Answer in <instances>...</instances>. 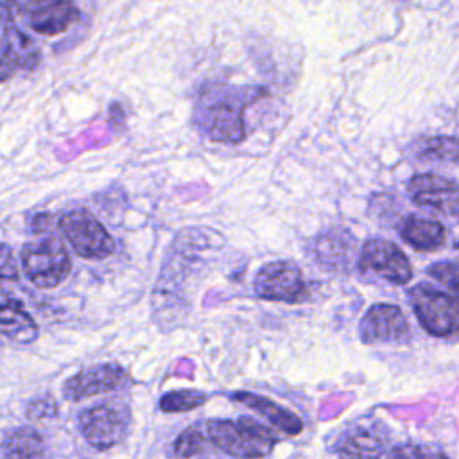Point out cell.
I'll use <instances>...</instances> for the list:
<instances>
[{"label":"cell","instance_id":"5b68a950","mask_svg":"<svg viewBox=\"0 0 459 459\" xmlns=\"http://www.w3.org/2000/svg\"><path fill=\"white\" fill-rule=\"evenodd\" d=\"M129 420V407L126 403L106 400L79 414V430L91 446L108 450L124 439Z\"/></svg>","mask_w":459,"mask_h":459},{"label":"cell","instance_id":"3957f363","mask_svg":"<svg viewBox=\"0 0 459 459\" xmlns=\"http://www.w3.org/2000/svg\"><path fill=\"white\" fill-rule=\"evenodd\" d=\"M20 258L25 276L39 289L57 287L72 271L66 247L52 231H45L39 238L25 244Z\"/></svg>","mask_w":459,"mask_h":459},{"label":"cell","instance_id":"83f0119b","mask_svg":"<svg viewBox=\"0 0 459 459\" xmlns=\"http://www.w3.org/2000/svg\"><path fill=\"white\" fill-rule=\"evenodd\" d=\"M455 246H457V249H459V242H457V244H455Z\"/></svg>","mask_w":459,"mask_h":459},{"label":"cell","instance_id":"7a4b0ae2","mask_svg":"<svg viewBox=\"0 0 459 459\" xmlns=\"http://www.w3.org/2000/svg\"><path fill=\"white\" fill-rule=\"evenodd\" d=\"M204 434L212 445L238 459L265 457L276 445V434L265 425L251 420H210L204 425Z\"/></svg>","mask_w":459,"mask_h":459},{"label":"cell","instance_id":"9c48e42d","mask_svg":"<svg viewBox=\"0 0 459 459\" xmlns=\"http://www.w3.org/2000/svg\"><path fill=\"white\" fill-rule=\"evenodd\" d=\"M129 382V375L118 364H97L72 375L63 384V396L79 402L90 396L104 394L120 389Z\"/></svg>","mask_w":459,"mask_h":459},{"label":"cell","instance_id":"ac0fdd59","mask_svg":"<svg viewBox=\"0 0 459 459\" xmlns=\"http://www.w3.org/2000/svg\"><path fill=\"white\" fill-rule=\"evenodd\" d=\"M4 38L9 43V48L16 59L18 70H36L41 63V50L38 45L18 27L9 25L2 29Z\"/></svg>","mask_w":459,"mask_h":459},{"label":"cell","instance_id":"4316f807","mask_svg":"<svg viewBox=\"0 0 459 459\" xmlns=\"http://www.w3.org/2000/svg\"><path fill=\"white\" fill-rule=\"evenodd\" d=\"M22 14V5L18 0H0V27L14 25L16 18Z\"/></svg>","mask_w":459,"mask_h":459},{"label":"cell","instance_id":"8992f818","mask_svg":"<svg viewBox=\"0 0 459 459\" xmlns=\"http://www.w3.org/2000/svg\"><path fill=\"white\" fill-rule=\"evenodd\" d=\"M65 240L74 251L88 260L108 258L115 251V240L108 230L88 212L72 210L57 222Z\"/></svg>","mask_w":459,"mask_h":459},{"label":"cell","instance_id":"8fae6325","mask_svg":"<svg viewBox=\"0 0 459 459\" xmlns=\"http://www.w3.org/2000/svg\"><path fill=\"white\" fill-rule=\"evenodd\" d=\"M359 335L366 344L402 342L409 337V325L396 305L377 303L364 314L359 325Z\"/></svg>","mask_w":459,"mask_h":459},{"label":"cell","instance_id":"2e32d148","mask_svg":"<svg viewBox=\"0 0 459 459\" xmlns=\"http://www.w3.org/2000/svg\"><path fill=\"white\" fill-rule=\"evenodd\" d=\"M45 441L32 427L9 430L0 443V459H43Z\"/></svg>","mask_w":459,"mask_h":459},{"label":"cell","instance_id":"cb8c5ba5","mask_svg":"<svg viewBox=\"0 0 459 459\" xmlns=\"http://www.w3.org/2000/svg\"><path fill=\"white\" fill-rule=\"evenodd\" d=\"M57 414V403L50 394L36 396L27 403L25 416L30 421H41V420H50Z\"/></svg>","mask_w":459,"mask_h":459},{"label":"cell","instance_id":"44dd1931","mask_svg":"<svg viewBox=\"0 0 459 459\" xmlns=\"http://www.w3.org/2000/svg\"><path fill=\"white\" fill-rule=\"evenodd\" d=\"M206 434L192 425L188 429H185L174 441V452L178 457H183V459H188V457H194L197 454L203 452L204 445H206Z\"/></svg>","mask_w":459,"mask_h":459},{"label":"cell","instance_id":"7402d4cb","mask_svg":"<svg viewBox=\"0 0 459 459\" xmlns=\"http://www.w3.org/2000/svg\"><path fill=\"white\" fill-rule=\"evenodd\" d=\"M384 459H448V455L429 445L405 443V445L393 446L384 455Z\"/></svg>","mask_w":459,"mask_h":459},{"label":"cell","instance_id":"e0dca14e","mask_svg":"<svg viewBox=\"0 0 459 459\" xmlns=\"http://www.w3.org/2000/svg\"><path fill=\"white\" fill-rule=\"evenodd\" d=\"M402 238L414 249L430 251L445 242V228L430 219L407 217L400 226Z\"/></svg>","mask_w":459,"mask_h":459},{"label":"cell","instance_id":"ffe728a7","mask_svg":"<svg viewBox=\"0 0 459 459\" xmlns=\"http://www.w3.org/2000/svg\"><path fill=\"white\" fill-rule=\"evenodd\" d=\"M206 400L208 396L203 391L179 389V391L165 393L160 400V409L165 412H185V411L201 407Z\"/></svg>","mask_w":459,"mask_h":459},{"label":"cell","instance_id":"d4e9b609","mask_svg":"<svg viewBox=\"0 0 459 459\" xmlns=\"http://www.w3.org/2000/svg\"><path fill=\"white\" fill-rule=\"evenodd\" d=\"M20 269L13 249L7 244H0V281H13L18 280Z\"/></svg>","mask_w":459,"mask_h":459},{"label":"cell","instance_id":"277c9868","mask_svg":"<svg viewBox=\"0 0 459 459\" xmlns=\"http://www.w3.org/2000/svg\"><path fill=\"white\" fill-rule=\"evenodd\" d=\"M409 301L420 325L436 337L459 333V296L421 283L409 290Z\"/></svg>","mask_w":459,"mask_h":459},{"label":"cell","instance_id":"6da1fadb","mask_svg":"<svg viewBox=\"0 0 459 459\" xmlns=\"http://www.w3.org/2000/svg\"><path fill=\"white\" fill-rule=\"evenodd\" d=\"M267 93L264 86L208 82L199 90L194 102L192 124L212 142L238 143L246 138L244 109Z\"/></svg>","mask_w":459,"mask_h":459},{"label":"cell","instance_id":"30bf717a","mask_svg":"<svg viewBox=\"0 0 459 459\" xmlns=\"http://www.w3.org/2000/svg\"><path fill=\"white\" fill-rule=\"evenodd\" d=\"M409 197L436 212L459 219V183L437 174H416L407 185Z\"/></svg>","mask_w":459,"mask_h":459},{"label":"cell","instance_id":"52a82bcc","mask_svg":"<svg viewBox=\"0 0 459 459\" xmlns=\"http://www.w3.org/2000/svg\"><path fill=\"white\" fill-rule=\"evenodd\" d=\"M253 289L258 298L281 303H299L308 294L301 269L287 260L262 265L255 274Z\"/></svg>","mask_w":459,"mask_h":459},{"label":"cell","instance_id":"484cf974","mask_svg":"<svg viewBox=\"0 0 459 459\" xmlns=\"http://www.w3.org/2000/svg\"><path fill=\"white\" fill-rule=\"evenodd\" d=\"M16 70H18L16 59H14L11 48H9L7 39H5L4 34L0 32V82L11 79Z\"/></svg>","mask_w":459,"mask_h":459},{"label":"cell","instance_id":"9a60e30c","mask_svg":"<svg viewBox=\"0 0 459 459\" xmlns=\"http://www.w3.org/2000/svg\"><path fill=\"white\" fill-rule=\"evenodd\" d=\"M230 398L237 403L251 407L253 411H256L258 414L267 418L274 427H278L281 432H285L289 436H298L303 429L301 420L294 412L280 407L278 403H274L273 400H269L265 396H260L255 393H246V391H237V393H231Z\"/></svg>","mask_w":459,"mask_h":459},{"label":"cell","instance_id":"d6986e66","mask_svg":"<svg viewBox=\"0 0 459 459\" xmlns=\"http://www.w3.org/2000/svg\"><path fill=\"white\" fill-rule=\"evenodd\" d=\"M414 156L420 160L457 161L459 160V138L455 136H430L412 142Z\"/></svg>","mask_w":459,"mask_h":459},{"label":"cell","instance_id":"603a6c76","mask_svg":"<svg viewBox=\"0 0 459 459\" xmlns=\"http://www.w3.org/2000/svg\"><path fill=\"white\" fill-rule=\"evenodd\" d=\"M429 274L445 285L452 294L459 296V265L452 262H436L429 267Z\"/></svg>","mask_w":459,"mask_h":459},{"label":"cell","instance_id":"7c38bea8","mask_svg":"<svg viewBox=\"0 0 459 459\" xmlns=\"http://www.w3.org/2000/svg\"><path fill=\"white\" fill-rule=\"evenodd\" d=\"M22 16L34 32L54 36L77 23L81 11L72 0H29Z\"/></svg>","mask_w":459,"mask_h":459},{"label":"cell","instance_id":"4fadbf2b","mask_svg":"<svg viewBox=\"0 0 459 459\" xmlns=\"http://www.w3.org/2000/svg\"><path fill=\"white\" fill-rule=\"evenodd\" d=\"M387 437L378 425L360 423L348 429L337 441V454L342 459H380Z\"/></svg>","mask_w":459,"mask_h":459},{"label":"cell","instance_id":"5bb4252c","mask_svg":"<svg viewBox=\"0 0 459 459\" xmlns=\"http://www.w3.org/2000/svg\"><path fill=\"white\" fill-rule=\"evenodd\" d=\"M0 333L16 344H29L38 337L34 319L14 298L0 299Z\"/></svg>","mask_w":459,"mask_h":459},{"label":"cell","instance_id":"ba28073f","mask_svg":"<svg viewBox=\"0 0 459 459\" xmlns=\"http://www.w3.org/2000/svg\"><path fill=\"white\" fill-rule=\"evenodd\" d=\"M359 265L366 273H373L382 280L402 285L412 278V269L407 256L385 238H369L359 256Z\"/></svg>","mask_w":459,"mask_h":459}]
</instances>
